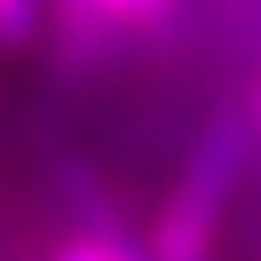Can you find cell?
<instances>
[{
  "mask_svg": "<svg viewBox=\"0 0 261 261\" xmlns=\"http://www.w3.org/2000/svg\"><path fill=\"white\" fill-rule=\"evenodd\" d=\"M48 0H0V48H21L38 38Z\"/></svg>",
  "mask_w": 261,
  "mask_h": 261,
  "instance_id": "obj_5",
  "label": "cell"
},
{
  "mask_svg": "<svg viewBox=\"0 0 261 261\" xmlns=\"http://www.w3.org/2000/svg\"><path fill=\"white\" fill-rule=\"evenodd\" d=\"M256 155H261V139H256L245 101H219L197 123L192 149H187L160 213L149 219V256L155 261H208L224 208L234 203Z\"/></svg>",
  "mask_w": 261,
  "mask_h": 261,
  "instance_id": "obj_1",
  "label": "cell"
},
{
  "mask_svg": "<svg viewBox=\"0 0 261 261\" xmlns=\"http://www.w3.org/2000/svg\"><path fill=\"white\" fill-rule=\"evenodd\" d=\"M245 112H251V123H256V139H261V75L251 80V91H245Z\"/></svg>",
  "mask_w": 261,
  "mask_h": 261,
  "instance_id": "obj_7",
  "label": "cell"
},
{
  "mask_svg": "<svg viewBox=\"0 0 261 261\" xmlns=\"http://www.w3.org/2000/svg\"><path fill=\"white\" fill-rule=\"evenodd\" d=\"M208 261H213V256H208Z\"/></svg>",
  "mask_w": 261,
  "mask_h": 261,
  "instance_id": "obj_8",
  "label": "cell"
},
{
  "mask_svg": "<svg viewBox=\"0 0 261 261\" xmlns=\"http://www.w3.org/2000/svg\"><path fill=\"white\" fill-rule=\"evenodd\" d=\"M48 261H155V256L134 234H91V229H80V234H64Z\"/></svg>",
  "mask_w": 261,
  "mask_h": 261,
  "instance_id": "obj_3",
  "label": "cell"
},
{
  "mask_svg": "<svg viewBox=\"0 0 261 261\" xmlns=\"http://www.w3.org/2000/svg\"><path fill=\"white\" fill-rule=\"evenodd\" d=\"M234 16H240V27H251V38L261 43V0H229Z\"/></svg>",
  "mask_w": 261,
  "mask_h": 261,
  "instance_id": "obj_6",
  "label": "cell"
},
{
  "mask_svg": "<svg viewBox=\"0 0 261 261\" xmlns=\"http://www.w3.org/2000/svg\"><path fill=\"white\" fill-rule=\"evenodd\" d=\"M117 32H160L181 16V0H86Z\"/></svg>",
  "mask_w": 261,
  "mask_h": 261,
  "instance_id": "obj_4",
  "label": "cell"
},
{
  "mask_svg": "<svg viewBox=\"0 0 261 261\" xmlns=\"http://www.w3.org/2000/svg\"><path fill=\"white\" fill-rule=\"evenodd\" d=\"M59 192H64L69 208H75L80 229H91V234H128L123 219H117V208H112V197L101 192V176L91 171L86 160H75V155L59 160Z\"/></svg>",
  "mask_w": 261,
  "mask_h": 261,
  "instance_id": "obj_2",
  "label": "cell"
}]
</instances>
